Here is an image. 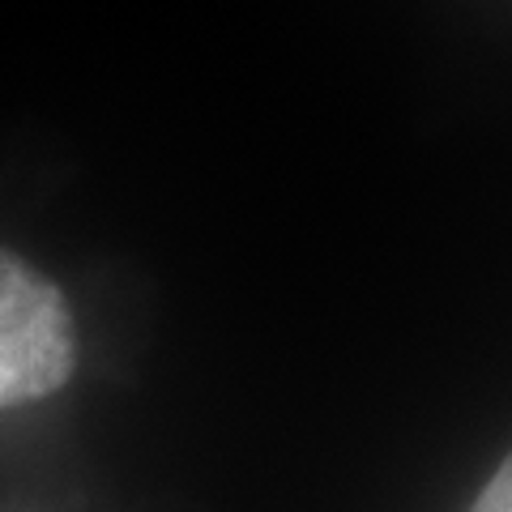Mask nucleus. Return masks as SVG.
Segmentation results:
<instances>
[{
	"mask_svg": "<svg viewBox=\"0 0 512 512\" xmlns=\"http://www.w3.org/2000/svg\"><path fill=\"white\" fill-rule=\"evenodd\" d=\"M470 512H512V453L500 461V470L491 474V483L483 487Z\"/></svg>",
	"mask_w": 512,
	"mask_h": 512,
	"instance_id": "2",
	"label": "nucleus"
},
{
	"mask_svg": "<svg viewBox=\"0 0 512 512\" xmlns=\"http://www.w3.org/2000/svg\"><path fill=\"white\" fill-rule=\"evenodd\" d=\"M77 367L73 312L60 286L0 252V410L52 397Z\"/></svg>",
	"mask_w": 512,
	"mask_h": 512,
	"instance_id": "1",
	"label": "nucleus"
}]
</instances>
